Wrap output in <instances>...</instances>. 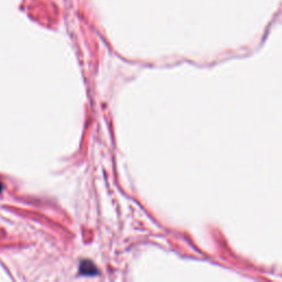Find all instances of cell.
<instances>
[{
    "label": "cell",
    "instance_id": "6da1fadb",
    "mask_svg": "<svg viewBox=\"0 0 282 282\" xmlns=\"http://www.w3.org/2000/svg\"><path fill=\"white\" fill-rule=\"evenodd\" d=\"M93 270H96L94 264L90 262H85L80 266V271L84 272V274H93Z\"/></svg>",
    "mask_w": 282,
    "mask_h": 282
}]
</instances>
